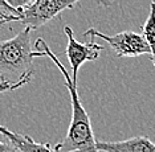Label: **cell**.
Returning a JSON list of instances; mask_svg holds the SVG:
<instances>
[{
	"label": "cell",
	"mask_w": 155,
	"mask_h": 152,
	"mask_svg": "<svg viewBox=\"0 0 155 152\" xmlns=\"http://www.w3.org/2000/svg\"><path fill=\"white\" fill-rule=\"evenodd\" d=\"M35 49L40 50L44 57H49L61 72L65 79V86L69 91L70 102H72V122L69 125L65 137L53 147L54 152H100L96 146V137L91 128L89 114L81 103V99L77 93V83L70 78V73L58 61L56 54L51 50L44 38L38 37L35 42Z\"/></svg>",
	"instance_id": "obj_1"
},
{
	"label": "cell",
	"mask_w": 155,
	"mask_h": 152,
	"mask_svg": "<svg viewBox=\"0 0 155 152\" xmlns=\"http://www.w3.org/2000/svg\"><path fill=\"white\" fill-rule=\"evenodd\" d=\"M31 31L24 27L16 36L0 41V81L29 83L35 76Z\"/></svg>",
	"instance_id": "obj_2"
},
{
	"label": "cell",
	"mask_w": 155,
	"mask_h": 152,
	"mask_svg": "<svg viewBox=\"0 0 155 152\" xmlns=\"http://www.w3.org/2000/svg\"><path fill=\"white\" fill-rule=\"evenodd\" d=\"M80 0H33L21 9L20 23L31 31L38 29L62 11L73 8Z\"/></svg>",
	"instance_id": "obj_3"
},
{
	"label": "cell",
	"mask_w": 155,
	"mask_h": 152,
	"mask_svg": "<svg viewBox=\"0 0 155 152\" xmlns=\"http://www.w3.org/2000/svg\"><path fill=\"white\" fill-rule=\"evenodd\" d=\"M84 36L102 38L110 45L117 57H138L142 54H150V47L144 37L133 31L119 32L117 34L109 36L94 28H90L84 33Z\"/></svg>",
	"instance_id": "obj_4"
},
{
	"label": "cell",
	"mask_w": 155,
	"mask_h": 152,
	"mask_svg": "<svg viewBox=\"0 0 155 152\" xmlns=\"http://www.w3.org/2000/svg\"><path fill=\"white\" fill-rule=\"evenodd\" d=\"M64 32L68 37V45H66V57L70 62V78L73 82L77 83V77H78V70L85 62L96 61L100 57L101 52L104 50V47L97 42H94V37H91L90 41L81 44L80 41L76 40L73 29L69 25L64 27Z\"/></svg>",
	"instance_id": "obj_5"
},
{
	"label": "cell",
	"mask_w": 155,
	"mask_h": 152,
	"mask_svg": "<svg viewBox=\"0 0 155 152\" xmlns=\"http://www.w3.org/2000/svg\"><path fill=\"white\" fill-rule=\"evenodd\" d=\"M96 146L100 152H155V143L147 136H134L118 142H98Z\"/></svg>",
	"instance_id": "obj_6"
},
{
	"label": "cell",
	"mask_w": 155,
	"mask_h": 152,
	"mask_svg": "<svg viewBox=\"0 0 155 152\" xmlns=\"http://www.w3.org/2000/svg\"><path fill=\"white\" fill-rule=\"evenodd\" d=\"M0 134L5 136L9 143H12L20 152H54L53 147L49 143H38L32 136L11 131L2 125H0Z\"/></svg>",
	"instance_id": "obj_7"
},
{
	"label": "cell",
	"mask_w": 155,
	"mask_h": 152,
	"mask_svg": "<svg viewBox=\"0 0 155 152\" xmlns=\"http://www.w3.org/2000/svg\"><path fill=\"white\" fill-rule=\"evenodd\" d=\"M142 36L150 47V57L155 68V0L151 2L150 13L147 16V20L142 25Z\"/></svg>",
	"instance_id": "obj_8"
},
{
	"label": "cell",
	"mask_w": 155,
	"mask_h": 152,
	"mask_svg": "<svg viewBox=\"0 0 155 152\" xmlns=\"http://www.w3.org/2000/svg\"><path fill=\"white\" fill-rule=\"evenodd\" d=\"M27 85V82H17V83H9L7 81H0V94L5 93V91H13L19 87Z\"/></svg>",
	"instance_id": "obj_9"
},
{
	"label": "cell",
	"mask_w": 155,
	"mask_h": 152,
	"mask_svg": "<svg viewBox=\"0 0 155 152\" xmlns=\"http://www.w3.org/2000/svg\"><path fill=\"white\" fill-rule=\"evenodd\" d=\"M7 3H8L11 7H13L15 9H17L20 13H21V9L24 8L25 5H28L31 2H33V0H5Z\"/></svg>",
	"instance_id": "obj_10"
},
{
	"label": "cell",
	"mask_w": 155,
	"mask_h": 152,
	"mask_svg": "<svg viewBox=\"0 0 155 152\" xmlns=\"http://www.w3.org/2000/svg\"><path fill=\"white\" fill-rule=\"evenodd\" d=\"M0 8H2L7 15H15V16H20V12L17 9H15L13 7H11L5 0H0Z\"/></svg>",
	"instance_id": "obj_11"
},
{
	"label": "cell",
	"mask_w": 155,
	"mask_h": 152,
	"mask_svg": "<svg viewBox=\"0 0 155 152\" xmlns=\"http://www.w3.org/2000/svg\"><path fill=\"white\" fill-rule=\"evenodd\" d=\"M0 152H20V151L17 150L12 143L9 144V143H5V142L0 140Z\"/></svg>",
	"instance_id": "obj_12"
},
{
	"label": "cell",
	"mask_w": 155,
	"mask_h": 152,
	"mask_svg": "<svg viewBox=\"0 0 155 152\" xmlns=\"http://www.w3.org/2000/svg\"><path fill=\"white\" fill-rule=\"evenodd\" d=\"M19 20L20 19L17 16H13V17H3V16H0V29H2L7 23H9V21H19Z\"/></svg>",
	"instance_id": "obj_13"
},
{
	"label": "cell",
	"mask_w": 155,
	"mask_h": 152,
	"mask_svg": "<svg viewBox=\"0 0 155 152\" xmlns=\"http://www.w3.org/2000/svg\"><path fill=\"white\" fill-rule=\"evenodd\" d=\"M113 2H114V0H98V3H100V4H102V5H105V7L111 5ZM151 2H154V0H151Z\"/></svg>",
	"instance_id": "obj_14"
},
{
	"label": "cell",
	"mask_w": 155,
	"mask_h": 152,
	"mask_svg": "<svg viewBox=\"0 0 155 152\" xmlns=\"http://www.w3.org/2000/svg\"><path fill=\"white\" fill-rule=\"evenodd\" d=\"M0 16H3V17H13L15 15H7V13L4 12V11H3L2 8H0ZM17 17H19V19H20V16H17Z\"/></svg>",
	"instance_id": "obj_15"
}]
</instances>
